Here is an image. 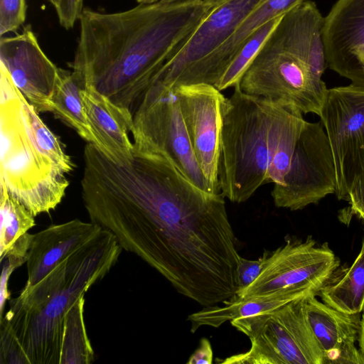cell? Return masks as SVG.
Wrapping results in <instances>:
<instances>
[{"label": "cell", "instance_id": "obj_1", "mask_svg": "<svg viewBox=\"0 0 364 364\" xmlns=\"http://www.w3.org/2000/svg\"><path fill=\"white\" fill-rule=\"evenodd\" d=\"M82 200L91 222L181 294L203 306L235 296L240 255L225 197L196 186L162 155L135 146L122 163L104 159Z\"/></svg>", "mask_w": 364, "mask_h": 364}, {"label": "cell", "instance_id": "obj_2", "mask_svg": "<svg viewBox=\"0 0 364 364\" xmlns=\"http://www.w3.org/2000/svg\"><path fill=\"white\" fill-rule=\"evenodd\" d=\"M215 4L188 0L139 4L124 11L83 9L74 60L81 89L134 112L153 80Z\"/></svg>", "mask_w": 364, "mask_h": 364}, {"label": "cell", "instance_id": "obj_3", "mask_svg": "<svg viewBox=\"0 0 364 364\" xmlns=\"http://www.w3.org/2000/svg\"><path fill=\"white\" fill-rule=\"evenodd\" d=\"M122 250L115 237L102 230L36 285L22 289L1 319V362L60 364L67 313L108 274Z\"/></svg>", "mask_w": 364, "mask_h": 364}, {"label": "cell", "instance_id": "obj_4", "mask_svg": "<svg viewBox=\"0 0 364 364\" xmlns=\"http://www.w3.org/2000/svg\"><path fill=\"white\" fill-rule=\"evenodd\" d=\"M1 188L35 217L65 196L75 164L0 63Z\"/></svg>", "mask_w": 364, "mask_h": 364}, {"label": "cell", "instance_id": "obj_5", "mask_svg": "<svg viewBox=\"0 0 364 364\" xmlns=\"http://www.w3.org/2000/svg\"><path fill=\"white\" fill-rule=\"evenodd\" d=\"M323 18L307 0L284 14L242 75L240 90L320 117L328 90L321 79L326 66Z\"/></svg>", "mask_w": 364, "mask_h": 364}, {"label": "cell", "instance_id": "obj_6", "mask_svg": "<svg viewBox=\"0 0 364 364\" xmlns=\"http://www.w3.org/2000/svg\"><path fill=\"white\" fill-rule=\"evenodd\" d=\"M275 103L236 85L223 106L219 186L232 202L243 203L269 183Z\"/></svg>", "mask_w": 364, "mask_h": 364}, {"label": "cell", "instance_id": "obj_7", "mask_svg": "<svg viewBox=\"0 0 364 364\" xmlns=\"http://www.w3.org/2000/svg\"><path fill=\"white\" fill-rule=\"evenodd\" d=\"M230 323L250 341V349L221 364H324L323 353L307 322L303 299Z\"/></svg>", "mask_w": 364, "mask_h": 364}, {"label": "cell", "instance_id": "obj_8", "mask_svg": "<svg viewBox=\"0 0 364 364\" xmlns=\"http://www.w3.org/2000/svg\"><path fill=\"white\" fill-rule=\"evenodd\" d=\"M133 123L134 142L162 155L196 186L213 193L196 158L176 89L152 82L134 112Z\"/></svg>", "mask_w": 364, "mask_h": 364}, {"label": "cell", "instance_id": "obj_9", "mask_svg": "<svg viewBox=\"0 0 364 364\" xmlns=\"http://www.w3.org/2000/svg\"><path fill=\"white\" fill-rule=\"evenodd\" d=\"M340 261L327 243L318 245L312 236L285 238L282 246L269 253L257 278L236 291L240 298L293 293L317 296L339 267Z\"/></svg>", "mask_w": 364, "mask_h": 364}, {"label": "cell", "instance_id": "obj_10", "mask_svg": "<svg viewBox=\"0 0 364 364\" xmlns=\"http://www.w3.org/2000/svg\"><path fill=\"white\" fill-rule=\"evenodd\" d=\"M320 118L335 166V194L348 201L352 183L364 173V86L328 89Z\"/></svg>", "mask_w": 364, "mask_h": 364}, {"label": "cell", "instance_id": "obj_11", "mask_svg": "<svg viewBox=\"0 0 364 364\" xmlns=\"http://www.w3.org/2000/svg\"><path fill=\"white\" fill-rule=\"evenodd\" d=\"M336 171L327 134L321 122H309L296 143L283 185L271 195L277 208L298 210L335 193Z\"/></svg>", "mask_w": 364, "mask_h": 364}, {"label": "cell", "instance_id": "obj_12", "mask_svg": "<svg viewBox=\"0 0 364 364\" xmlns=\"http://www.w3.org/2000/svg\"><path fill=\"white\" fill-rule=\"evenodd\" d=\"M176 91L200 170L212 192L220 193V138L225 97L208 84L182 85Z\"/></svg>", "mask_w": 364, "mask_h": 364}, {"label": "cell", "instance_id": "obj_13", "mask_svg": "<svg viewBox=\"0 0 364 364\" xmlns=\"http://www.w3.org/2000/svg\"><path fill=\"white\" fill-rule=\"evenodd\" d=\"M263 1L225 0L215 4L160 70L152 82H159L173 89L178 87L185 75L222 46L245 18Z\"/></svg>", "mask_w": 364, "mask_h": 364}, {"label": "cell", "instance_id": "obj_14", "mask_svg": "<svg viewBox=\"0 0 364 364\" xmlns=\"http://www.w3.org/2000/svg\"><path fill=\"white\" fill-rule=\"evenodd\" d=\"M0 63L38 112H52L59 68L45 54L30 24L15 36L1 38Z\"/></svg>", "mask_w": 364, "mask_h": 364}, {"label": "cell", "instance_id": "obj_15", "mask_svg": "<svg viewBox=\"0 0 364 364\" xmlns=\"http://www.w3.org/2000/svg\"><path fill=\"white\" fill-rule=\"evenodd\" d=\"M326 66L364 86V0H338L323 18Z\"/></svg>", "mask_w": 364, "mask_h": 364}, {"label": "cell", "instance_id": "obj_16", "mask_svg": "<svg viewBox=\"0 0 364 364\" xmlns=\"http://www.w3.org/2000/svg\"><path fill=\"white\" fill-rule=\"evenodd\" d=\"M309 326L324 356V363L363 364L364 354L355 346L360 314H346L318 301L316 295L303 299Z\"/></svg>", "mask_w": 364, "mask_h": 364}, {"label": "cell", "instance_id": "obj_17", "mask_svg": "<svg viewBox=\"0 0 364 364\" xmlns=\"http://www.w3.org/2000/svg\"><path fill=\"white\" fill-rule=\"evenodd\" d=\"M102 229L92 222L74 219L52 225L33 234L26 267L28 289L41 281L56 265L95 237Z\"/></svg>", "mask_w": 364, "mask_h": 364}, {"label": "cell", "instance_id": "obj_18", "mask_svg": "<svg viewBox=\"0 0 364 364\" xmlns=\"http://www.w3.org/2000/svg\"><path fill=\"white\" fill-rule=\"evenodd\" d=\"M80 96L89 126L97 141V147L117 162L132 156L133 114L100 93L90 89L80 90Z\"/></svg>", "mask_w": 364, "mask_h": 364}, {"label": "cell", "instance_id": "obj_19", "mask_svg": "<svg viewBox=\"0 0 364 364\" xmlns=\"http://www.w3.org/2000/svg\"><path fill=\"white\" fill-rule=\"evenodd\" d=\"M303 1L264 0L245 18L222 46L185 75L180 86L196 84L215 86L228 65L256 30L270 20L285 14Z\"/></svg>", "mask_w": 364, "mask_h": 364}, {"label": "cell", "instance_id": "obj_20", "mask_svg": "<svg viewBox=\"0 0 364 364\" xmlns=\"http://www.w3.org/2000/svg\"><path fill=\"white\" fill-rule=\"evenodd\" d=\"M293 293L273 294L265 296L240 298L236 295L224 301L223 306H204L188 316L191 331L195 333L202 326L218 328L227 321L245 318L281 307L293 301L304 298Z\"/></svg>", "mask_w": 364, "mask_h": 364}, {"label": "cell", "instance_id": "obj_21", "mask_svg": "<svg viewBox=\"0 0 364 364\" xmlns=\"http://www.w3.org/2000/svg\"><path fill=\"white\" fill-rule=\"evenodd\" d=\"M275 103V102H274ZM306 121L295 106L275 103L269 181L283 185L294 149Z\"/></svg>", "mask_w": 364, "mask_h": 364}, {"label": "cell", "instance_id": "obj_22", "mask_svg": "<svg viewBox=\"0 0 364 364\" xmlns=\"http://www.w3.org/2000/svg\"><path fill=\"white\" fill-rule=\"evenodd\" d=\"M323 303L346 314H360L364 309V238L350 266L338 267L318 294Z\"/></svg>", "mask_w": 364, "mask_h": 364}, {"label": "cell", "instance_id": "obj_23", "mask_svg": "<svg viewBox=\"0 0 364 364\" xmlns=\"http://www.w3.org/2000/svg\"><path fill=\"white\" fill-rule=\"evenodd\" d=\"M81 87L72 72L59 68V77L53 98L52 112L55 118L73 129L87 143L97 146L86 118L80 96Z\"/></svg>", "mask_w": 364, "mask_h": 364}, {"label": "cell", "instance_id": "obj_24", "mask_svg": "<svg viewBox=\"0 0 364 364\" xmlns=\"http://www.w3.org/2000/svg\"><path fill=\"white\" fill-rule=\"evenodd\" d=\"M85 295L80 296L67 313L60 364H88L94 352L84 321Z\"/></svg>", "mask_w": 364, "mask_h": 364}, {"label": "cell", "instance_id": "obj_25", "mask_svg": "<svg viewBox=\"0 0 364 364\" xmlns=\"http://www.w3.org/2000/svg\"><path fill=\"white\" fill-rule=\"evenodd\" d=\"M0 258L36 225L35 216L1 188Z\"/></svg>", "mask_w": 364, "mask_h": 364}, {"label": "cell", "instance_id": "obj_26", "mask_svg": "<svg viewBox=\"0 0 364 364\" xmlns=\"http://www.w3.org/2000/svg\"><path fill=\"white\" fill-rule=\"evenodd\" d=\"M283 16L267 22L248 38L215 83V87L217 89L222 91L238 85L245 71L255 58Z\"/></svg>", "mask_w": 364, "mask_h": 364}, {"label": "cell", "instance_id": "obj_27", "mask_svg": "<svg viewBox=\"0 0 364 364\" xmlns=\"http://www.w3.org/2000/svg\"><path fill=\"white\" fill-rule=\"evenodd\" d=\"M27 6L25 0H0V35L15 32L23 24Z\"/></svg>", "mask_w": 364, "mask_h": 364}, {"label": "cell", "instance_id": "obj_28", "mask_svg": "<svg viewBox=\"0 0 364 364\" xmlns=\"http://www.w3.org/2000/svg\"><path fill=\"white\" fill-rule=\"evenodd\" d=\"M269 253V251L265 250L256 260L240 257L236 271L237 291L248 287L257 278L266 264Z\"/></svg>", "mask_w": 364, "mask_h": 364}, {"label": "cell", "instance_id": "obj_29", "mask_svg": "<svg viewBox=\"0 0 364 364\" xmlns=\"http://www.w3.org/2000/svg\"><path fill=\"white\" fill-rule=\"evenodd\" d=\"M84 0H60L55 8L59 23L65 29H71L80 19L83 11Z\"/></svg>", "mask_w": 364, "mask_h": 364}, {"label": "cell", "instance_id": "obj_30", "mask_svg": "<svg viewBox=\"0 0 364 364\" xmlns=\"http://www.w3.org/2000/svg\"><path fill=\"white\" fill-rule=\"evenodd\" d=\"M348 201L351 213L364 220V173L352 183Z\"/></svg>", "mask_w": 364, "mask_h": 364}, {"label": "cell", "instance_id": "obj_31", "mask_svg": "<svg viewBox=\"0 0 364 364\" xmlns=\"http://www.w3.org/2000/svg\"><path fill=\"white\" fill-rule=\"evenodd\" d=\"M213 359V348L210 341L203 338L200 340L198 348L190 356L188 364H212Z\"/></svg>", "mask_w": 364, "mask_h": 364}, {"label": "cell", "instance_id": "obj_32", "mask_svg": "<svg viewBox=\"0 0 364 364\" xmlns=\"http://www.w3.org/2000/svg\"><path fill=\"white\" fill-rule=\"evenodd\" d=\"M360 350L364 354V314L361 318L360 328L358 336Z\"/></svg>", "mask_w": 364, "mask_h": 364}, {"label": "cell", "instance_id": "obj_33", "mask_svg": "<svg viewBox=\"0 0 364 364\" xmlns=\"http://www.w3.org/2000/svg\"><path fill=\"white\" fill-rule=\"evenodd\" d=\"M139 4H152L160 0H136Z\"/></svg>", "mask_w": 364, "mask_h": 364}, {"label": "cell", "instance_id": "obj_34", "mask_svg": "<svg viewBox=\"0 0 364 364\" xmlns=\"http://www.w3.org/2000/svg\"><path fill=\"white\" fill-rule=\"evenodd\" d=\"M48 1L49 2H50L52 4V5L55 8L58 6L60 0H48Z\"/></svg>", "mask_w": 364, "mask_h": 364}, {"label": "cell", "instance_id": "obj_35", "mask_svg": "<svg viewBox=\"0 0 364 364\" xmlns=\"http://www.w3.org/2000/svg\"><path fill=\"white\" fill-rule=\"evenodd\" d=\"M164 2H178V1H188V0H162Z\"/></svg>", "mask_w": 364, "mask_h": 364}]
</instances>
